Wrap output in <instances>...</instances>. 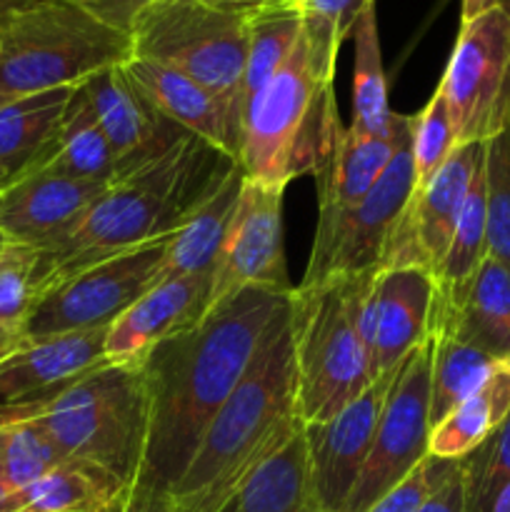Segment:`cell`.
<instances>
[{"label":"cell","mask_w":510,"mask_h":512,"mask_svg":"<svg viewBox=\"0 0 510 512\" xmlns=\"http://www.w3.org/2000/svg\"><path fill=\"white\" fill-rule=\"evenodd\" d=\"M455 148H458V135H455L453 118H450L443 95L435 90L428 105L418 115H413L410 158H413L415 190L425 188L435 178V173L448 163Z\"/></svg>","instance_id":"cell-36"},{"label":"cell","mask_w":510,"mask_h":512,"mask_svg":"<svg viewBox=\"0 0 510 512\" xmlns=\"http://www.w3.org/2000/svg\"><path fill=\"white\" fill-rule=\"evenodd\" d=\"M245 173L243 168H235L198 208L190 213V218L175 230L173 238L168 240L165 250L163 278H180V275H213L215 263H218L220 248L228 235L230 220H233L235 208H238L240 190H243Z\"/></svg>","instance_id":"cell-26"},{"label":"cell","mask_w":510,"mask_h":512,"mask_svg":"<svg viewBox=\"0 0 510 512\" xmlns=\"http://www.w3.org/2000/svg\"><path fill=\"white\" fill-rule=\"evenodd\" d=\"M413 130V125H410ZM415 190L410 133L368 195L340 213H320L303 283L378 273Z\"/></svg>","instance_id":"cell-10"},{"label":"cell","mask_w":510,"mask_h":512,"mask_svg":"<svg viewBox=\"0 0 510 512\" xmlns=\"http://www.w3.org/2000/svg\"><path fill=\"white\" fill-rule=\"evenodd\" d=\"M133 493L98 465L63 460L25 488L13 490L0 503V512H118Z\"/></svg>","instance_id":"cell-24"},{"label":"cell","mask_w":510,"mask_h":512,"mask_svg":"<svg viewBox=\"0 0 510 512\" xmlns=\"http://www.w3.org/2000/svg\"><path fill=\"white\" fill-rule=\"evenodd\" d=\"M430 428L438 425L450 410L458 408L488 380L500 360L463 343L450 333H430Z\"/></svg>","instance_id":"cell-31"},{"label":"cell","mask_w":510,"mask_h":512,"mask_svg":"<svg viewBox=\"0 0 510 512\" xmlns=\"http://www.w3.org/2000/svg\"><path fill=\"white\" fill-rule=\"evenodd\" d=\"M213 512H323L310 480L305 425L255 463Z\"/></svg>","instance_id":"cell-23"},{"label":"cell","mask_w":510,"mask_h":512,"mask_svg":"<svg viewBox=\"0 0 510 512\" xmlns=\"http://www.w3.org/2000/svg\"><path fill=\"white\" fill-rule=\"evenodd\" d=\"M435 278L420 265H393L373 275L363 303V335L370 378H383L403 365L430 338Z\"/></svg>","instance_id":"cell-14"},{"label":"cell","mask_w":510,"mask_h":512,"mask_svg":"<svg viewBox=\"0 0 510 512\" xmlns=\"http://www.w3.org/2000/svg\"><path fill=\"white\" fill-rule=\"evenodd\" d=\"M488 512H510V485L498 495V498H495L493 508H490Z\"/></svg>","instance_id":"cell-46"},{"label":"cell","mask_w":510,"mask_h":512,"mask_svg":"<svg viewBox=\"0 0 510 512\" xmlns=\"http://www.w3.org/2000/svg\"><path fill=\"white\" fill-rule=\"evenodd\" d=\"M78 88L88 98L108 140L115 160V180L148 168L190 135L145 98L123 65L93 75Z\"/></svg>","instance_id":"cell-17"},{"label":"cell","mask_w":510,"mask_h":512,"mask_svg":"<svg viewBox=\"0 0 510 512\" xmlns=\"http://www.w3.org/2000/svg\"><path fill=\"white\" fill-rule=\"evenodd\" d=\"M40 290V250L10 243L0 258V328L23 335Z\"/></svg>","instance_id":"cell-37"},{"label":"cell","mask_w":510,"mask_h":512,"mask_svg":"<svg viewBox=\"0 0 510 512\" xmlns=\"http://www.w3.org/2000/svg\"><path fill=\"white\" fill-rule=\"evenodd\" d=\"M63 460L48 433L20 405H0V480L10 493L30 485Z\"/></svg>","instance_id":"cell-33"},{"label":"cell","mask_w":510,"mask_h":512,"mask_svg":"<svg viewBox=\"0 0 510 512\" xmlns=\"http://www.w3.org/2000/svg\"><path fill=\"white\" fill-rule=\"evenodd\" d=\"M510 415V363L500 360L483 385L430 428L428 455L463 460L483 445Z\"/></svg>","instance_id":"cell-28"},{"label":"cell","mask_w":510,"mask_h":512,"mask_svg":"<svg viewBox=\"0 0 510 512\" xmlns=\"http://www.w3.org/2000/svg\"><path fill=\"white\" fill-rule=\"evenodd\" d=\"M108 328L25 340L0 363V405L38 403L105 363Z\"/></svg>","instance_id":"cell-20"},{"label":"cell","mask_w":510,"mask_h":512,"mask_svg":"<svg viewBox=\"0 0 510 512\" xmlns=\"http://www.w3.org/2000/svg\"><path fill=\"white\" fill-rule=\"evenodd\" d=\"M498 5H503V0H463V20L460 23H468V20L478 18V15L488 13Z\"/></svg>","instance_id":"cell-44"},{"label":"cell","mask_w":510,"mask_h":512,"mask_svg":"<svg viewBox=\"0 0 510 512\" xmlns=\"http://www.w3.org/2000/svg\"><path fill=\"white\" fill-rule=\"evenodd\" d=\"M200 3L218 10H230V13H255V10L273 8V5L285 3H298V0H200Z\"/></svg>","instance_id":"cell-43"},{"label":"cell","mask_w":510,"mask_h":512,"mask_svg":"<svg viewBox=\"0 0 510 512\" xmlns=\"http://www.w3.org/2000/svg\"><path fill=\"white\" fill-rule=\"evenodd\" d=\"M20 345H23V335L13 333V330L0 328V363H3L8 355H13Z\"/></svg>","instance_id":"cell-45"},{"label":"cell","mask_w":510,"mask_h":512,"mask_svg":"<svg viewBox=\"0 0 510 512\" xmlns=\"http://www.w3.org/2000/svg\"><path fill=\"white\" fill-rule=\"evenodd\" d=\"M503 8L508 10V13H510V0H503Z\"/></svg>","instance_id":"cell-50"},{"label":"cell","mask_w":510,"mask_h":512,"mask_svg":"<svg viewBox=\"0 0 510 512\" xmlns=\"http://www.w3.org/2000/svg\"><path fill=\"white\" fill-rule=\"evenodd\" d=\"M288 298L290 293L268 288L238 290L140 360L150 403L140 488L168 495L178 483Z\"/></svg>","instance_id":"cell-1"},{"label":"cell","mask_w":510,"mask_h":512,"mask_svg":"<svg viewBox=\"0 0 510 512\" xmlns=\"http://www.w3.org/2000/svg\"><path fill=\"white\" fill-rule=\"evenodd\" d=\"M10 180H13V178H10V175H8V170H5L3 165H0V190H5V188H8V183H10Z\"/></svg>","instance_id":"cell-48"},{"label":"cell","mask_w":510,"mask_h":512,"mask_svg":"<svg viewBox=\"0 0 510 512\" xmlns=\"http://www.w3.org/2000/svg\"><path fill=\"white\" fill-rule=\"evenodd\" d=\"M485 238L488 258L510 273V128L485 143Z\"/></svg>","instance_id":"cell-34"},{"label":"cell","mask_w":510,"mask_h":512,"mask_svg":"<svg viewBox=\"0 0 510 512\" xmlns=\"http://www.w3.org/2000/svg\"><path fill=\"white\" fill-rule=\"evenodd\" d=\"M20 408L48 433L65 460L98 465L123 483L138 485L150 425L140 363L105 360L58 393Z\"/></svg>","instance_id":"cell-7"},{"label":"cell","mask_w":510,"mask_h":512,"mask_svg":"<svg viewBox=\"0 0 510 512\" xmlns=\"http://www.w3.org/2000/svg\"><path fill=\"white\" fill-rule=\"evenodd\" d=\"M283 193L280 188L243 180L238 208L210 278V308L243 288L293 293L295 285L288 280L285 265Z\"/></svg>","instance_id":"cell-13"},{"label":"cell","mask_w":510,"mask_h":512,"mask_svg":"<svg viewBox=\"0 0 510 512\" xmlns=\"http://www.w3.org/2000/svg\"><path fill=\"white\" fill-rule=\"evenodd\" d=\"M300 423L288 298L240 383L205 428L185 473L170 488V512H213L230 488Z\"/></svg>","instance_id":"cell-4"},{"label":"cell","mask_w":510,"mask_h":512,"mask_svg":"<svg viewBox=\"0 0 510 512\" xmlns=\"http://www.w3.org/2000/svg\"><path fill=\"white\" fill-rule=\"evenodd\" d=\"M410 125L413 115L395 113L388 133L373 135L353 125L343 128L330 158L315 173L320 213H340L360 203L388 170L400 143L410 133Z\"/></svg>","instance_id":"cell-22"},{"label":"cell","mask_w":510,"mask_h":512,"mask_svg":"<svg viewBox=\"0 0 510 512\" xmlns=\"http://www.w3.org/2000/svg\"><path fill=\"white\" fill-rule=\"evenodd\" d=\"M73 90H43L0 103V165L10 178H20L38 163L58 133Z\"/></svg>","instance_id":"cell-29"},{"label":"cell","mask_w":510,"mask_h":512,"mask_svg":"<svg viewBox=\"0 0 510 512\" xmlns=\"http://www.w3.org/2000/svg\"><path fill=\"white\" fill-rule=\"evenodd\" d=\"M430 358L433 338L415 348L400 365L375 428L373 448L340 512H365L428 458Z\"/></svg>","instance_id":"cell-12"},{"label":"cell","mask_w":510,"mask_h":512,"mask_svg":"<svg viewBox=\"0 0 510 512\" xmlns=\"http://www.w3.org/2000/svg\"><path fill=\"white\" fill-rule=\"evenodd\" d=\"M353 128L365 133H388L393 125V110L388 105V80H385L383 53H380L378 18L375 3L363 10L353 25Z\"/></svg>","instance_id":"cell-32"},{"label":"cell","mask_w":510,"mask_h":512,"mask_svg":"<svg viewBox=\"0 0 510 512\" xmlns=\"http://www.w3.org/2000/svg\"><path fill=\"white\" fill-rule=\"evenodd\" d=\"M118 512H170L168 495L160 493V490L140 488L135 485L130 498L125 500V505Z\"/></svg>","instance_id":"cell-42"},{"label":"cell","mask_w":510,"mask_h":512,"mask_svg":"<svg viewBox=\"0 0 510 512\" xmlns=\"http://www.w3.org/2000/svg\"><path fill=\"white\" fill-rule=\"evenodd\" d=\"M298 3H300V0H298Z\"/></svg>","instance_id":"cell-51"},{"label":"cell","mask_w":510,"mask_h":512,"mask_svg":"<svg viewBox=\"0 0 510 512\" xmlns=\"http://www.w3.org/2000/svg\"><path fill=\"white\" fill-rule=\"evenodd\" d=\"M210 273L163 278L140 295L105 333L108 363H140L155 345L185 333L210 308Z\"/></svg>","instance_id":"cell-19"},{"label":"cell","mask_w":510,"mask_h":512,"mask_svg":"<svg viewBox=\"0 0 510 512\" xmlns=\"http://www.w3.org/2000/svg\"><path fill=\"white\" fill-rule=\"evenodd\" d=\"M303 30V8L300 3L273 5L250 13L248 28V58H245L243 90H240V108H250L255 95L273 78L275 70L288 60Z\"/></svg>","instance_id":"cell-30"},{"label":"cell","mask_w":510,"mask_h":512,"mask_svg":"<svg viewBox=\"0 0 510 512\" xmlns=\"http://www.w3.org/2000/svg\"><path fill=\"white\" fill-rule=\"evenodd\" d=\"M340 43L328 23L303 13L293 53L245 110L238 155L245 178L285 190L323 168L345 128L333 88Z\"/></svg>","instance_id":"cell-3"},{"label":"cell","mask_w":510,"mask_h":512,"mask_svg":"<svg viewBox=\"0 0 510 512\" xmlns=\"http://www.w3.org/2000/svg\"><path fill=\"white\" fill-rule=\"evenodd\" d=\"M373 275L300 283L290 293L295 403L303 425L330 420L373 383L363 335Z\"/></svg>","instance_id":"cell-6"},{"label":"cell","mask_w":510,"mask_h":512,"mask_svg":"<svg viewBox=\"0 0 510 512\" xmlns=\"http://www.w3.org/2000/svg\"><path fill=\"white\" fill-rule=\"evenodd\" d=\"M238 165L223 150L185 135L153 165L108 185L73 233L40 253L43 288L98 260L173 238L190 213Z\"/></svg>","instance_id":"cell-2"},{"label":"cell","mask_w":510,"mask_h":512,"mask_svg":"<svg viewBox=\"0 0 510 512\" xmlns=\"http://www.w3.org/2000/svg\"><path fill=\"white\" fill-rule=\"evenodd\" d=\"M168 240L125 250L45 285L25 320L23 338L110 328L160 280Z\"/></svg>","instance_id":"cell-9"},{"label":"cell","mask_w":510,"mask_h":512,"mask_svg":"<svg viewBox=\"0 0 510 512\" xmlns=\"http://www.w3.org/2000/svg\"><path fill=\"white\" fill-rule=\"evenodd\" d=\"M418 512H465V485L460 460L458 468L445 478V483L435 490L433 498H430Z\"/></svg>","instance_id":"cell-41"},{"label":"cell","mask_w":510,"mask_h":512,"mask_svg":"<svg viewBox=\"0 0 510 512\" xmlns=\"http://www.w3.org/2000/svg\"><path fill=\"white\" fill-rule=\"evenodd\" d=\"M430 333H450L510 363V273L493 258H485L458 310L433 318Z\"/></svg>","instance_id":"cell-25"},{"label":"cell","mask_w":510,"mask_h":512,"mask_svg":"<svg viewBox=\"0 0 510 512\" xmlns=\"http://www.w3.org/2000/svg\"><path fill=\"white\" fill-rule=\"evenodd\" d=\"M455 468H458V460H440L428 455L403 483L395 485L365 512H418Z\"/></svg>","instance_id":"cell-38"},{"label":"cell","mask_w":510,"mask_h":512,"mask_svg":"<svg viewBox=\"0 0 510 512\" xmlns=\"http://www.w3.org/2000/svg\"><path fill=\"white\" fill-rule=\"evenodd\" d=\"M465 512H488L510 485V415L483 445L460 460Z\"/></svg>","instance_id":"cell-35"},{"label":"cell","mask_w":510,"mask_h":512,"mask_svg":"<svg viewBox=\"0 0 510 512\" xmlns=\"http://www.w3.org/2000/svg\"><path fill=\"white\" fill-rule=\"evenodd\" d=\"M8 495H10V488L3 483V480H0V503H3V500L8 498Z\"/></svg>","instance_id":"cell-49"},{"label":"cell","mask_w":510,"mask_h":512,"mask_svg":"<svg viewBox=\"0 0 510 512\" xmlns=\"http://www.w3.org/2000/svg\"><path fill=\"white\" fill-rule=\"evenodd\" d=\"M108 185L30 170L0 190V230L13 243L45 250L63 243Z\"/></svg>","instance_id":"cell-18"},{"label":"cell","mask_w":510,"mask_h":512,"mask_svg":"<svg viewBox=\"0 0 510 512\" xmlns=\"http://www.w3.org/2000/svg\"><path fill=\"white\" fill-rule=\"evenodd\" d=\"M30 170H48V173L65 175V178L100 185L115 183L113 153H110L108 140H105L93 108L80 88L73 90L68 110L58 125V133Z\"/></svg>","instance_id":"cell-27"},{"label":"cell","mask_w":510,"mask_h":512,"mask_svg":"<svg viewBox=\"0 0 510 512\" xmlns=\"http://www.w3.org/2000/svg\"><path fill=\"white\" fill-rule=\"evenodd\" d=\"M485 160V143H460L425 188L413 190L395 228L383 268L420 265L435 273L458 225L465 195ZM380 268V270H383Z\"/></svg>","instance_id":"cell-16"},{"label":"cell","mask_w":510,"mask_h":512,"mask_svg":"<svg viewBox=\"0 0 510 512\" xmlns=\"http://www.w3.org/2000/svg\"><path fill=\"white\" fill-rule=\"evenodd\" d=\"M398 370L375 378L330 420L305 425L310 480L323 512H340L348 503L355 480L373 448L375 428Z\"/></svg>","instance_id":"cell-15"},{"label":"cell","mask_w":510,"mask_h":512,"mask_svg":"<svg viewBox=\"0 0 510 512\" xmlns=\"http://www.w3.org/2000/svg\"><path fill=\"white\" fill-rule=\"evenodd\" d=\"M130 58V33L78 0H0V103L78 88Z\"/></svg>","instance_id":"cell-5"},{"label":"cell","mask_w":510,"mask_h":512,"mask_svg":"<svg viewBox=\"0 0 510 512\" xmlns=\"http://www.w3.org/2000/svg\"><path fill=\"white\" fill-rule=\"evenodd\" d=\"M250 13L210 8L200 0H150L130 28L133 58L178 70L228 100L243 118Z\"/></svg>","instance_id":"cell-8"},{"label":"cell","mask_w":510,"mask_h":512,"mask_svg":"<svg viewBox=\"0 0 510 512\" xmlns=\"http://www.w3.org/2000/svg\"><path fill=\"white\" fill-rule=\"evenodd\" d=\"M10 243H13V240H10L8 235H5L3 230H0V258H3V255H5V250L10 248Z\"/></svg>","instance_id":"cell-47"},{"label":"cell","mask_w":510,"mask_h":512,"mask_svg":"<svg viewBox=\"0 0 510 512\" xmlns=\"http://www.w3.org/2000/svg\"><path fill=\"white\" fill-rule=\"evenodd\" d=\"M373 3L375 0H300V8L303 13L328 23L338 33V38L345 40L353 33L355 20Z\"/></svg>","instance_id":"cell-39"},{"label":"cell","mask_w":510,"mask_h":512,"mask_svg":"<svg viewBox=\"0 0 510 512\" xmlns=\"http://www.w3.org/2000/svg\"><path fill=\"white\" fill-rule=\"evenodd\" d=\"M123 68L165 118L173 120L185 133L205 140L238 160L243 118L228 100L190 80L188 75L150 63V60L130 58L128 63H123Z\"/></svg>","instance_id":"cell-21"},{"label":"cell","mask_w":510,"mask_h":512,"mask_svg":"<svg viewBox=\"0 0 510 512\" xmlns=\"http://www.w3.org/2000/svg\"><path fill=\"white\" fill-rule=\"evenodd\" d=\"M460 143H488L510 128V13L498 5L460 23L438 83Z\"/></svg>","instance_id":"cell-11"},{"label":"cell","mask_w":510,"mask_h":512,"mask_svg":"<svg viewBox=\"0 0 510 512\" xmlns=\"http://www.w3.org/2000/svg\"><path fill=\"white\" fill-rule=\"evenodd\" d=\"M78 3L85 5L90 13H95L100 20L113 25V28L130 33L133 20L138 18V13L150 0H78Z\"/></svg>","instance_id":"cell-40"}]
</instances>
